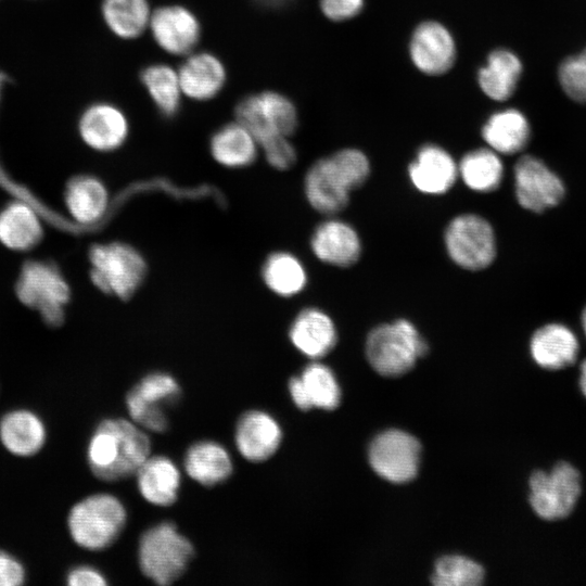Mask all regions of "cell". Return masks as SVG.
<instances>
[{
	"instance_id": "obj_5",
	"label": "cell",
	"mask_w": 586,
	"mask_h": 586,
	"mask_svg": "<svg viewBox=\"0 0 586 586\" xmlns=\"http://www.w3.org/2000/svg\"><path fill=\"white\" fill-rule=\"evenodd\" d=\"M193 555V545L171 522L154 525L140 537V569L148 578L162 586L181 577Z\"/></svg>"
},
{
	"instance_id": "obj_4",
	"label": "cell",
	"mask_w": 586,
	"mask_h": 586,
	"mask_svg": "<svg viewBox=\"0 0 586 586\" xmlns=\"http://www.w3.org/2000/svg\"><path fill=\"white\" fill-rule=\"evenodd\" d=\"M428 343L407 319L374 327L366 340V356L381 375L398 377L409 371L428 352Z\"/></svg>"
},
{
	"instance_id": "obj_2",
	"label": "cell",
	"mask_w": 586,
	"mask_h": 586,
	"mask_svg": "<svg viewBox=\"0 0 586 586\" xmlns=\"http://www.w3.org/2000/svg\"><path fill=\"white\" fill-rule=\"evenodd\" d=\"M370 175V163L357 149H343L316 161L307 170L304 191L309 205L324 215L342 212L351 191L361 187Z\"/></svg>"
},
{
	"instance_id": "obj_1",
	"label": "cell",
	"mask_w": 586,
	"mask_h": 586,
	"mask_svg": "<svg viewBox=\"0 0 586 586\" xmlns=\"http://www.w3.org/2000/svg\"><path fill=\"white\" fill-rule=\"evenodd\" d=\"M150 449L149 436L133 421L104 419L89 440L87 462L97 479L117 482L135 475Z\"/></svg>"
},
{
	"instance_id": "obj_28",
	"label": "cell",
	"mask_w": 586,
	"mask_h": 586,
	"mask_svg": "<svg viewBox=\"0 0 586 586\" xmlns=\"http://www.w3.org/2000/svg\"><path fill=\"white\" fill-rule=\"evenodd\" d=\"M187 474L204 486L225 482L232 473V460L218 443L201 441L191 445L183 459Z\"/></svg>"
},
{
	"instance_id": "obj_31",
	"label": "cell",
	"mask_w": 586,
	"mask_h": 586,
	"mask_svg": "<svg viewBox=\"0 0 586 586\" xmlns=\"http://www.w3.org/2000/svg\"><path fill=\"white\" fill-rule=\"evenodd\" d=\"M266 286L281 297H293L307 284V271L298 257L289 252L271 253L263 264Z\"/></svg>"
},
{
	"instance_id": "obj_15",
	"label": "cell",
	"mask_w": 586,
	"mask_h": 586,
	"mask_svg": "<svg viewBox=\"0 0 586 586\" xmlns=\"http://www.w3.org/2000/svg\"><path fill=\"white\" fill-rule=\"evenodd\" d=\"M78 131L82 141L92 150L111 152L126 141L129 122L118 106L98 102L84 111L79 118Z\"/></svg>"
},
{
	"instance_id": "obj_21",
	"label": "cell",
	"mask_w": 586,
	"mask_h": 586,
	"mask_svg": "<svg viewBox=\"0 0 586 586\" xmlns=\"http://www.w3.org/2000/svg\"><path fill=\"white\" fill-rule=\"evenodd\" d=\"M292 400L301 410H332L340 404L341 391L332 370L321 362H311L301 375L289 381Z\"/></svg>"
},
{
	"instance_id": "obj_23",
	"label": "cell",
	"mask_w": 586,
	"mask_h": 586,
	"mask_svg": "<svg viewBox=\"0 0 586 586\" xmlns=\"http://www.w3.org/2000/svg\"><path fill=\"white\" fill-rule=\"evenodd\" d=\"M533 360L547 370L564 369L575 362L579 343L575 333L565 324L551 322L538 328L530 341Z\"/></svg>"
},
{
	"instance_id": "obj_17",
	"label": "cell",
	"mask_w": 586,
	"mask_h": 586,
	"mask_svg": "<svg viewBox=\"0 0 586 586\" xmlns=\"http://www.w3.org/2000/svg\"><path fill=\"white\" fill-rule=\"evenodd\" d=\"M281 440L280 425L265 411H246L237 422L234 433L237 448L251 462L268 460L278 450Z\"/></svg>"
},
{
	"instance_id": "obj_12",
	"label": "cell",
	"mask_w": 586,
	"mask_h": 586,
	"mask_svg": "<svg viewBox=\"0 0 586 586\" xmlns=\"http://www.w3.org/2000/svg\"><path fill=\"white\" fill-rule=\"evenodd\" d=\"M418 440L400 430H386L371 442L368 458L371 468L381 477L393 483L411 481L420 461Z\"/></svg>"
},
{
	"instance_id": "obj_32",
	"label": "cell",
	"mask_w": 586,
	"mask_h": 586,
	"mask_svg": "<svg viewBox=\"0 0 586 586\" xmlns=\"http://www.w3.org/2000/svg\"><path fill=\"white\" fill-rule=\"evenodd\" d=\"M41 235L40 221L27 204L15 202L0 213V241L7 247L28 250L39 242Z\"/></svg>"
},
{
	"instance_id": "obj_10",
	"label": "cell",
	"mask_w": 586,
	"mask_h": 586,
	"mask_svg": "<svg viewBox=\"0 0 586 586\" xmlns=\"http://www.w3.org/2000/svg\"><path fill=\"white\" fill-rule=\"evenodd\" d=\"M16 293L21 302L37 309L49 324L61 323L69 288L52 265L26 263L17 280Z\"/></svg>"
},
{
	"instance_id": "obj_35",
	"label": "cell",
	"mask_w": 586,
	"mask_h": 586,
	"mask_svg": "<svg viewBox=\"0 0 586 586\" xmlns=\"http://www.w3.org/2000/svg\"><path fill=\"white\" fill-rule=\"evenodd\" d=\"M140 80L163 116L173 117L178 113L182 91L176 69L164 63H154L141 71Z\"/></svg>"
},
{
	"instance_id": "obj_39",
	"label": "cell",
	"mask_w": 586,
	"mask_h": 586,
	"mask_svg": "<svg viewBox=\"0 0 586 586\" xmlns=\"http://www.w3.org/2000/svg\"><path fill=\"white\" fill-rule=\"evenodd\" d=\"M322 13L331 21L341 22L356 16L364 0H319Z\"/></svg>"
},
{
	"instance_id": "obj_43",
	"label": "cell",
	"mask_w": 586,
	"mask_h": 586,
	"mask_svg": "<svg viewBox=\"0 0 586 586\" xmlns=\"http://www.w3.org/2000/svg\"><path fill=\"white\" fill-rule=\"evenodd\" d=\"M257 1L260 2L262 4H267L270 7H278V5L286 3L289 0H257Z\"/></svg>"
},
{
	"instance_id": "obj_11",
	"label": "cell",
	"mask_w": 586,
	"mask_h": 586,
	"mask_svg": "<svg viewBox=\"0 0 586 586\" xmlns=\"http://www.w3.org/2000/svg\"><path fill=\"white\" fill-rule=\"evenodd\" d=\"M180 396L177 381L164 372L142 378L127 394L126 406L132 421L143 430L164 432L168 428L166 407Z\"/></svg>"
},
{
	"instance_id": "obj_24",
	"label": "cell",
	"mask_w": 586,
	"mask_h": 586,
	"mask_svg": "<svg viewBox=\"0 0 586 586\" xmlns=\"http://www.w3.org/2000/svg\"><path fill=\"white\" fill-rule=\"evenodd\" d=\"M0 441L11 454L30 457L43 447L46 428L35 412L27 409L11 410L0 419Z\"/></svg>"
},
{
	"instance_id": "obj_20",
	"label": "cell",
	"mask_w": 586,
	"mask_h": 586,
	"mask_svg": "<svg viewBox=\"0 0 586 586\" xmlns=\"http://www.w3.org/2000/svg\"><path fill=\"white\" fill-rule=\"evenodd\" d=\"M413 187L425 194L440 195L449 191L458 176V166L443 148L425 144L419 149L408 167Z\"/></svg>"
},
{
	"instance_id": "obj_25",
	"label": "cell",
	"mask_w": 586,
	"mask_h": 586,
	"mask_svg": "<svg viewBox=\"0 0 586 586\" xmlns=\"http://www.w3.org/2000/svg\"><path fill=\"white\" fill-rule=\"evenodd\" d=\"M135 475L139 492L146 501L160 507H168L176 501L181 475L169 458L149 457Z\"/></svg>"
},
{
	"instance_id": "obj_16",
	"label": "cell",
	"mask_w": 586,
	"mask_h": 586,
	"mask_svg": "<svg viewBox=\"0 0 586 586\" xmlns=\"http://www.w3.org/2000/svg\"><path fill=\"white\" fill-rule=\"evenodd\" d=\"M409 52L419 71L428 75H441L453 66L456 46L447 28L437 22L428 21L415 29Z\"/></svg>"
},
{
	"instance_id": "obj_7",
	"label": "cell",
	"mask_w": 586,
	"mask_h": 586,
	"mask_svg": "<svg viewBox=\"0 0 586 586\" xmlns=\"http://www.w3.org/2000/svg\"><path fill=\"white\" fill-rule=\"evenodd\" d=\"M235 120L254 136L258 145L290 137L297 127L294 103L278 91H262L240 100L234 109Z\"/></svg>"
},
{
	"instance_id": "obj_3",
	"label": "cell",
	"mask_w": 586,
	"mask_h": 586,
	"mask_svg": "<svg viewBox=\"0 0 586 586\" xmlns=\"http://www.w3.org/2000/svg\"><path fill=\"white\" fill-rule=\"evenodd\" d=\"M126 520V509L119 499L99 493L85 497L71 508L67 526L79 547L102 550L117 540Z\"/></svg>"
},
{
	"instance_id": "obj_8",
	"label": "cell",
	"mask_w": 586,
	"mask_h": 586,
	"mask_svg": "<svg viewBox=\"0 0 586 586\" xmlns=\"http://www.w3.org/2000/svg\"><path fill=\"white\" fill-rule=\"evenodd\" d=\"M444 243L449 258L466 270H483L496 257L494 229L476 214L454 217L445 229Z\"/></svg>"
},
{
	"instance_id": "obj_26",
	"label": "cell",
	"mask_w": 586,
	"mask_h": 586,
	"mask_svg": "<svg viewBox=\"0 0 586 586\" xmlns=\"http://www.w3.org/2000/svg\"><path fill=\"white\" fill-rule=\"evenodd\" d=\"M258 146L250 130L237 120L218 128L209 140L213 158L227 168L250 166L257 157Z\"/></svg>"
},
{
	"instance_id": "obj_19",
	"label": "cell",
	"mask_w": 586,
	"mask_h": 586,
	"mask_svg": "<svg viewBox=\"0 0 586 586\" xmlns=\"http://www.w3.org/2000/svg\"><path fill=\"white\" fill-rule=\"evenodd\" d=\"M182 94L195 101L215 98L227 81L221 60L211 52H191L178 71Z\"/></svg>"
},
{
	"instance_id": "obj_38",
	"label": "cell",
	"mask_w": 586,
	"mask_h": 586,
	"mask_svg": "<svg viewBox=\"0 0 586 586\" xmlns=\"http://www.w3.org/2000/svg\"><path fill=\"white\" fill-rule=\"evenodd\" d=\"M267 163L279 170L291 168L296 162V151L288 137L267 142L260 146Z\"/></svg>"
},
{
	"instance_id": "obj_27",
	"label": "cell",
	"mask_w": 586,
	"mask_h": 586,
	"mask_svg": "<svg viewBox=\"0 0 586 586\" xmlns=\"http://www.w3.org/2000/svg\"><path fill=\"white\" fill-rule=\"evenodd\" d=\"M482 137L498 154L512 155L528 143L531 128L526 117L515 109L493 114L482 128Z\"/></svg>"
},
{
	"instance_id": "obj_13",
	"label": "cell",
	"mask_w": 586,
	"mask_h": 586,
	"mask_svg": "<svg viewBox=\"0 0 586 586\" xmlns=\"http://www.w3.org/2000/svg\"><path fill=\"white\" fill-rule=\"evenodd\" d=\"M514 193L520 206L543 213L563 200L565 187L561 178L542 160L523 155L514 166Z\"/></svg>"
},
{
	"instance_id": "obj_42",
	"label": "cell",
	"mask_w": 586,
	"mask_h": 586,
	"mask_svg": "<svg viewBox=\"0 0 586 586\" xmlns=\"http://www.w3.org/2000/svg\"><path fill=\"white\" fill-rule=\"evenodd\" d=\"M578 384L583 395L586 397V359H584L579 368Z\"/></svg>"
},
{
	"instance_id": "obj_29",
	"label": "cell",
	"mask_w": 586,
	"mask_h": 586,
	"mask_svg": "<svg viewBox=\"0 0 586 586\" xmlns=\"http://www.w3.org/2000/svg\"><path fill=\"white\" fill-rule=\"evenodd\" d=\"M64 200L72 217L81 224L98 221L109 206L104 183L93 176H77L68 181Z\"/></svg>"
},
{
	"instance_id": "obj_45",
	"label": "cell",
	"mask_w": 586,
	"mask_h": 586,
	"mask_svg": "<svg viewBox=\"0 0 586 586\" xmlns=\"http://www.w3.org/2000/svg\"><path fill=\"white\" fill-rule=\"evenodd\" d=\"M585 52H586V49H585Z\"/></svg>"
},
{
	"instance_id": "obj_30",
	"label": "cell",
	"mask_w": 586,
	"mask_h": 586,
	"mask_svg": "<svg viewBox=\"0 0 586 586\" xmlns=\"http://www.w3.org/2000/svg\"><path fill=\"white\" fill-rule=\"evenodd\" d=\"M522 73L519 58L508 50L493 51L485 66L479 71L477 79L482 91L491 99L505 101L515 90Z\"/></svg>"
},
{
	"instance_id": "obj_6",
	"label": "cell",
	"mask_w": 586,
	"mask_h": 586,
	"mask_svg": "<svg viewBox=\"0 0 586 586\" xmlns=\"http://www.w3.org/2000/svg\"><path fill=\"white\" fill-rule=\"evenodd\" d=\"M89 260L92 283L102 292L123 300L139 289L148 269L142 254L124 242L93 245Z\"/></svg>"
},
{
	"instance_id": "obj_14",
	"label": "cell",
	"mask_w": 586,
	"mask_h": 586,
	"mask_svg": "<svg viewBox=\"0 0 586 586\" xmlns=\"http://www.w3.org/2000/svg\"><path fill=\"white\" fill-rule=\"evenodd\" d=\"M156 44L174 55L193 52L201 38V24L196 15L179 4L163 5L151 14L149 27Z\"/></svg>"
},
{
	"instance_id": "obj_34",
	"label": "cell",
	"mask_w": 586,
	"mask_h": 586,
	"mask_svg": "<svg viewBox=\"0 0 586 586\" xmlns=\"http://www.w3.org/2000/svg\"><path fill=\"white\" fill-rule=\"evenodd\" d=\"M458 174L464 184L476 192H492L499 188L504 178V165L492 149L468 152L458 165Z\"/></svg>"
},
{
	"instance_id": "obj_9",
	"label": "cell",
	"mask_w": 586,
	"mask_h": 586,
	"mask_svg": "<svg viewBox=\"0 0 586 586\" xmlns=\"http://www.w3.org/2000/svg\"><path fill=\"white\" fill-rule=\"evenodd\" d=\"M530 489V504L539 518L561 520L573 511L581 496V474L574 466L561 461L549 472H534Z\"/></svg>"
},
{
	"instance_id": "obj_33",
	"label": "cell",
	"mask_w": 586,
	"mask_h": 586,
	"mask_svg": "<svg viewBox=\"0 0 586 586\" xmlns=\"http://www.w3.org/2000/svg\"><path fill=\"white\" fill-rule=\"evenodd\" d=\"M101 13L107 28L122 39H135L149 27L148 0H103Z\"/></svg>"
},
{
	"instance_id": "obj_36",
	"label": "cell",
	"mask_w": 586,
	"mask_h": 586,
	"mask_svg": "<svg viewBox=\"0 0 586 586\" xmlns=\"http://www.w3.org/2000/svg\"><path fill=\"white\" fill-rule=\"evenodd\" d=\"M483 579V568L462 556H445L438 559L431 576L432 584L436 586H476Z\"/></svg>"
},
{
	"instance_id": "obj_41",
	"label": "cell",
	"mask_w": 586,
	"mask_h": 586,
	"mask_svg": "<svg viewBox=\"0 0 586 586\" xmlns=\"http://www.w3.org/2000/svg\"><path fill=\"white\" fill-rule=\"evenodd\" d=\"M69 586H105L106 579L101 572L89 565H78L66 574Z\"/></svg>"
},
{
	"instance_id": "obj_22",
	"label": "cell",
	"mask_w": 586,
	"mask_h": 586,
	"mask_svg": "<svg viewBox=\"0 0 586 586\" xmlns=\"http://www.w3.org/2000/svg\"><path fill=\"white\" fill-rule=\"evenodd\" d=\"M289 337L303 355L310 359H319L335 346L337 332L328 314L316 307H307L292 321Z\"/></svg>"
},
{
	"instance_id": "obj_44",
	"label": "cell",
	"mask_w": 586,
	"mask_h": 586,
	"mask_svg": "<svg viewBox=\"0 0 586 586\" xmlns=\"http://www.w3.org/2000/svg\"><path fill=\"white\" fill-rule=\"evenodd\" d=\"M581 322H582V328H583L584 334L586 336V306L584 307V309L582 311Z\"/></svg>"
},
{
	"instance_id": "obj_37",
	"label": "cell",
	"mask_w": 586,
	"mask_h": 586,
	"mask_svg": "<svg viewBox=\"0 0 586 586\" xmlns=\"http://www.w3.org/2000/svg\"><path fill=\"white\" fill-rule=\"evenodd\" d=\"M558 79L570 99L586 103V52L563 60L558 68Z\"/></svg>"
},
{
	"instance_id": "obj_40",
	"label": "cell",
	"mask_w": 586,
	"mask_h": 586,
	"mask_svg": "<svg viewBox=\"0 0 586 586\" xmlns=\"http://www.w3.org/2000/svg\"><path fill=\"white\" fill-rule=\"evenodd\" d=\"M25 578L23 564L9 552L0 550V586H20Z\"/></svg>"
},
{
	"instance_id": "obj_18",
	"label": "cell",
	"mask_w": 586,
	"mask_h": 586,
	"mask_svg": "<svg viewBox=\"0 0 586 586\" xmlns=\"http://www.w3.org/2000/svg\"><path fill=\"white\" fill-rule=\"evenodd\" d=\"M310 249L320 262L344 268L356 264L361 255L357 231L339 219H328L316 227L310 238Z\"/></svg>"
}]
</instances>
